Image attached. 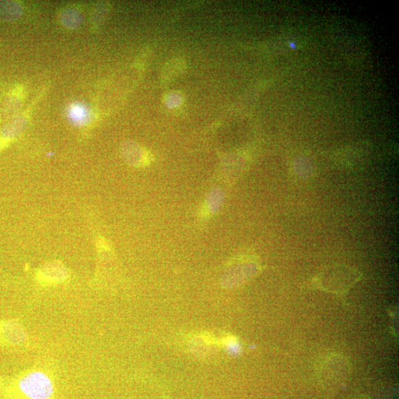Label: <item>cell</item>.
<instances>
[{
  "label": "cell",
  "instance_id": "cell-2",
  "mask_svg": "<svg viewBox=\"0 0 399 399\" xmlns=\"http://www.w3.org/2000/svg\"><path fill=\"white\" fill-rule=\"evenodd\" d=\"M19 390L28 399H50L54 393V386L47 375L34 372L21 378Z\"/></svg>",
  "mask_w": 399,
  "mask_h": 399
},
{
  "label": "cell",
  "instance_id": "cell-6",
  "mask_svg": "<svg viewBox=\"0 0 399 399\" xmlns=\"http://www.w3.org/2000/svg\"><path fill=\"white\" fill-rule=\"evenodd\" d=\"M43 274H46L48 278L51 280H61L67 275L65 269L63 265L57 263H51L46 266L43 271Z\"/></svg>",
  "mask_w": 399,
  "mask_h": 399
},
{
  "label": "cell",
  "instance_id": "cell-3",
  "mask_svg": "<svg viewBox=\"0 0 399 399\" xmlns=\"http://www.w3.org/2000/svg\"><path fill=\"white\" fill-rule=\"evenodd\" d=\"M28 120L24 116H18L9 121L0 130V150L7 147L25 130Z\"/></svg>",
  "mask_w": 399,
  "mask_h": 399
},
{
  "label": "cell",
  "instance_id": "cell-1",
  "mask_svg": "<svg viewBox=\"0 0 399 399\" xmlns=\"http://www.w3.org/2000/svg\"><path fill=\"white\" fill-rule=\"evenodd\" d=\"M361 274L349 266H329L320 272L316 283L319 288L333 294H344L360 280Z\"/></svg>",
  "mask_w": 399,
  "mask_h": 399
},
{
  "label": "cell",
  "instance_id": "cell-7",
  "mask_svg": "<svg viewBox=\"0 0 399 399\" xmlns=\"http://www.w3.org/2000/svg\"><path fill=\"white\" fill-rule=\"evenodd\" d=\"M70 118L72 119L76 125H83L86 124L87 112L85 109L81 106L75 105L70 110Z\"/></svg>",
  "mask_w": 399,
  "mask_h": 399
},
{
  "label": "cell",
  "instance_id": "cell-4",
  "mask_svg": "<svg viewBox=\"0 0 399 399\" xmlns=\"http://www.w3.org/2000/svg\"><path fill=\"white\" fill-rule=\"evenodd\" d=\"M23 13V8L21 4L11 0H3L0 1V19L6 22L16 21Z\"/></svg>",
  "mask_w": 399,
  "mask_h": 399
},
{
  "label": "cell",
  "instance_id": "cell-8",
  "mask_svg": "<svg viewBox=\"0 0 399 399\" xmlns=\"http://www.w3.org/2000/svg\"><path fill=\"white\" fill-rule=\"evenodd\" d=\"M20 101L14 96H10L6 101V112L8 114H11L12 112H16L19 107Z\"/></svg>",
  "mask_w": 399,
  "mask_h": 399
},
{
  "label": "cell",
  "instance_id": "cell-5",
  "mask_svg": "<svg viewBox=\"0 0 399 399\" xmlns=\"http://www.w3.org/2000/svg\"><path fill=\"white\" fill-rule=\"evenodd\" d=\"M61 23L70 29L78 28L83 21V17L76 9L68 8L61 12L59 15Z\"/></svg>",
  "mask_w": 399,
  "mask_h": 399
}]
</instances>
